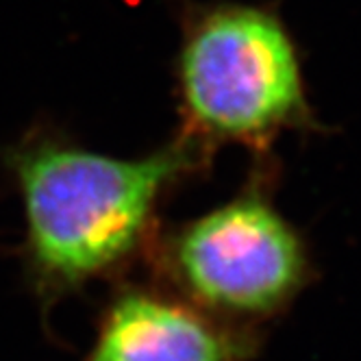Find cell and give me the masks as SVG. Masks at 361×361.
I'll return each mask as SVG.
<instances>
[{
  "instance_id": "1",
  "label": "cell",
  "mask_w": 361,
  "mask_h": 361,
  "mask_svg": "<svg viewBox=\"0 0 361 361\" xmlns=\"http://www.w3.org/2000/svg\"><path fill=\"white\" fill-rule=\"evenodd\" d=\"M202 164L185 137L120 159L37 131L7 152L27 222L29 274L46 298L124 268L150 244L164 194Z\"/></svg>"
},
{
  "instance_id": "2",
  "label": "cell",
  "mask_w": 361,
  "mask_h": 361,
  "mask_svg": "<svg viewBox=\"0 0 361 361\" xmlns=\"http://www.w3.org/2000/svg\"><path fill=\"white\" fill-rule=\"evenodd\" d=\"M176 92L180 137L202 154L224 144L266 148L312 118L298 46L281 16L262 5L188 9Z\"/></svg>"
},
{
  "instance_id": "3",
  "label": "cell",
  "mask_w": 361,
  "mask_h": 361,
  "mask_svg": "<svg viewBox=\"0 0 361 361\" xmlns=\"http://www.w3.org/2000/svg\"><path fill=\"white\" fill-rule=\"evenodd\" d=\"M154 252L168 290L252 329L288 309L312 274L300 233L257 190L172 228Z\"/></svg>"
},
{
  "instance_id": "4",
  "label": "cell",
  "mask_w": 361,
  "mask_h": 361,
  "mask_svg": "<svg viewBox=\"0 0 361 361\" xmlns=\"http://www.w3.org/2000/svg\"><path fill=\"white\" fill-rule=\"evenodd\" d=\"M259 333L220 320L161 288L120 290L83 361H250Z\"/></svg>"
}]
</instances>
